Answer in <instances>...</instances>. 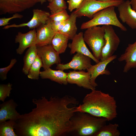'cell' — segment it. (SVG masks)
I'll return each mask as SVG.
<instances>
[{
  "mask_svg": "<svg viewBox=\"0 0 136 136\" xmlns=\"http://www.w3.org/2000/svg\"><path fill=\"white\" fill-rule=\"evenodd\" d=\"M32 102L36 107L15 121L18 136H62L70 133L71 119L80 111L79 106L69 107L78 104L76 98L65 95L48 99L43 96L33 99Z\"/></svg>",
  "mask_w": 136,
  "mask_h": 136,
  "instance_id": "obj_1",
  "label": "cell"
},
{
  "mask_svg": "<svg viewBox=\"0 0 136 136\" xmlns=\"http://www.w3.org/2000/svg\"><path fill=\"white\" fill-rule=\"evenodd\" d=\"M80 112L89 113L97 117H103L108 121L116 118L117 106L114 98L108 93L94 89L84 97L79 106Z\"/></svg>",
  "mask_w": 136,
  "mask_h": 136,
  "instance_id": "obj_2",
  "label": "cell"
},
{
  "mask_svg": "<svg viewBox=\"0 0 136 136\" xmlns=\"http://www.w3.org/2000/svg\"><path fill=\"white\" fill-rule=\"evenodd\" d=\"M71 133L81 136H94V135L108 121L103 117H97L89 113L79 112H77L71 119Z\"/></svg>",
  "mask_w": 136,
  "mask_h": 136,
  "instance_id": "obj_3",
  "label": "cell"
},
{
  "mask_svg": "<svg viewBox=\"0 0 136 136\" xmlns=\"http://www.w3.org/2000/svg\"><path fill=\"white\" fill-rule=\"evenodd\" d=\"M114 6L106 8L96 13L90 20L82 23V29L99 25H114L119 28L122 31H126L127 29L119 20L115 11Z\"/></svg>",
  "mask_w": 136,
  "mask_h": 136,
  "instance_id": "obj_4",
  "label": "cell"
},
{
  "mask_svg": "<svg viewBox=\"0 0 136 136\" xmlns=\"http://www.w3.org/2000/svg\"><path fill=\"white\" fill-rule=\"evenodd\" d=\"M105 34L103 25L88 28L83 33L84 41L91 49L94 56L98 60L100 59L102 49L105 43Z\"/></svg>",
  "mask_w": 136,
  "mask_h": 136,
  "instance_id": "obj_5",
  "label": "cell"
},
{
  "mask_svg": "<svg viewBox=\"0 0 136 136\" xmlns=\"http://www.w3.org/2000/svg\"><path fill=\"white\" fill-rule=\"evenodd\" d=\"M123 0L102 2L96 0H83L80 6L73 12L78 17L84 16L91 19L97 12L110 6L117 7Z\"/></svg>",
  "mask_w": 136,
  "mask_h": 136,
  "instance_id": "obj_6",
  "label": "cell"
},
{
  "mask_svg": "<svg viewBox=\"0 0 136 136\" xmlns=\"http://www.w3.org/2000/svg\"><path fill=\"white\" fill-rule=\"evenodd\" d=\"M105 31V45L101 52L100 61L105 60L113 55L119 45L120 39L112 25H103Z\"/></svg>",
  "mask_w": 136,
  "mask_h": 136,
  "instance_id": "obj_7",
  "label": "cell"
},
{
  "mask_svg": "<svg viewBox=\"0 0 136 136\" xmlns=\"http://www.w3.org/2000/svg\"><path fill=\"white\" fill-rule=\"evenodd\" d=\"M39 2V0H0V14L21 12Z\"/></svg>",
  "mask_w": 136,
  "mask_h": 136,
  "instance_id": "obj_8",
  "label": "cell"
},
{
  "mask_svg": "<svg viewBox=\"0 0 136 136\" xmlns=\"http://www.w3.org/2000/svg\"><path fill=\"white\" fill-rule=\"evenodd\" d=\"M37 55L42 61L44 70L54 64L60 63L61 60L59 54L51 44L37 46Z\"/></svg>",
  "mask_w": 136,
  "mask_h": 136,
  "instance_id": "obj_9",
  "label": "cell"
},
{
  "mask_svg": "<svg viewBox=\"0 0 136 136\" xmlns=\"http://www.w3.org/2000/svg\"><path fill=\"white\" fill-rule=\"evenodd\" d=\"M33 15L31 19L26 23L19 24H14L5 26L3 28L7 29L11 27L18 28L27 26L29 29H35L46 24L50 20V14L46 11L38 9H34L32 10Z\"/></svg>",
  "mask_w": 136,
  "mask_h": 136,
  "instance_id": "obj_10",
  "label": "cell"
},
{
  "mask_svg": "<svg viewBox=\"0 0 136 136\" xmlns=\"http://www.w3.org/2000/svg\"><path fill=\"white\" fill-rule=\"evenodd\" d=\"M91 58L89 56L77 53L74 55L72 60L65 64L60 63L57 64L56 69L63 71L70 69L79 71L87 70L92 65Z\"/></svg>",
  "mask_w": 136,
  "mask_h": 136,
  "instance_id": "obj_11",
  "label": "cell"
},
{
  "mask_svg": "<svg viewBox=\"0 0 136 136\" xmlns=\"http://www.w3.org/2000/svg\"><path fill=\"white\" fill-rule=\"evenodd\" d=\"M117 7L122 21L131 29H136V12L132 9L130 1H124Z\"/></svg>",
  "mask_w": 136,
  "mask_h": 136,
  "instance_id": "obj_12",
  "label": "cell"
},
{
  "mask_svg": "<svg viewBox=\"0 0 136 136\" xmlns=\"http://www.w3.org/2000/svg\"><path fill=\"white\" fill-rule=\"evenodd\" d=\"M67 80L68 83L75 84L79 87L91 90L95 89L91 83L90 75L88 71H70L68 73Z\"/></svg>",
  "mask_w": 136,
  "mask_h": 136,
  "instance_id": "obj_13",
  "label": "cell"
},
{
  "mask_svg": "<svg viewBox=\"0 0 136 136\" xmlns=\"http://www.w3.org/2000/svg\"><path fill=\"white\" fill-rule=\"evenodd\" d=\"M83 33L81 32L76 34L73 40L71 43L68 45L70 49V54H72L75 52L84 55L89 57L96 63L99 61L94 56L87 47L83 37Z\"/></svg>",
  "mask_w": 136,
  "mask_h": 136,
  "instance_id": "obj_14",
  "label": "cell"
},
{
  "mask_svg": "<svg viewBox=\"0 0 136 136\" xmlns=\"http://www.w3.org/2000/svg\"><path fill=\"white\" fill-rule=\"evenodd\" d=\"M36 31L35 29L25 33L18 32L15 39V43H19L16 50L17 54H22L27 48L36 45Z\"/></svg>",
  "mask_w": 136,
  "mask_h": 136,
  "instance_id": "obj_15",
  "label": "cell"
},
{
  "mask_svg": "<svg viewBox=\"0 0 136 136\" xmlns=\"http://www.w3.org/2000/svg\"><path fill=\"white\" fill-rule=\"evenodd\" d=\"M117 55H113L111 57L103 60L100 61L94 65H92L87 70L90 76V82L94 87L98 86L95 80L97 77L100 75H109L111 74L110 72L106 69L107 65L116 59Z\"/></svg>",
  "mask_w": 136,
  "mask_h": 136,
  "instance_id": "obj_16",
  "label": "cell"
},
{
  "mask_svg": "<svg viewBox=\"0 0 136 136\" xmlns=\"http://www.w3.org/2000/svg\"><path fill=\"white\" fill-rule=\"evenodd\" d=\"M18 106L13 99H10L0 105V122L7 120L16 121L19 118L20 114L16 109Z\"/></svg>",
  "mask_w": 136,
  "mask_h": 136,
  "instance_id": "obj_17",
  "label": "cell"
},
{
  "mask_svg": "<svg viewBox=\"0 0 136 136\" xmlns=\"http://www.w3.org/2000/svg\"><path fill=\"white\" fill-rule=\"evenodd\" d=\"M56 32L52 28L50 20L46 24L37 28L36 46H41L51 44L52 39Z\"/></svg>",
  "mask_w": 136,
  "mask_h": 136,
  "instance_id": "obj_18",
  "label": "cell"
},
{
  "mask_svg": "<svg viewBox=\"0 0 136 136\" xmlns=\"http://www.w3.org/2000/svg\"><path fill=\"white\" fill-rule=\"evenodd\" d=\"M118 60L120 62L125 61L123 70L124 73L127 72L132 68H136V41L128 45L124 53L121 55Z\"/></svg>",
  "mask_w": 136,
  "mask_h": 136,
  "instance_id": "obj_19",
  "label": "cell"
},
{
  "mask_svg": "<svg viewBox=\"0 0 136 136\" xmlns=\"http://www.w3.org/2000/svg\"><path fill=\"white\" fill-rule=\"evenodd\" d=\"M68 73L63 71L55 70L50 67L44 71L40 72V76L42 79H49L61 84L64 85L67 84V77Z\"/></svg>",
  "mask_w": 136,
  "mask_h": 136,
  "instance_id": "obj_20",
  "label": "cell"
},
{
  "mask_svg": "<svg viewBox=\"0 0 136 136\" xmlns=\"http://www.w3.org/2000/svg\"><path fill=\"white\" fill-rule=\"evenodd\" d=\"M69 40V37L66 35L56 32L52 39L51 45L59 54L65 52L68 45Z\"/></svg>",
  "mask_w": 136,
  "mask_h": 136,
  "instance_id": "obj_21",
  "label": "cell"
},
{
  "mask_svg": "<svg viewBox=\"0 0 136 136\" xmlns=\"http://www.w3.org/2000/svg\"><path fill=\"white\" fill-rule=\"evenodd\" d=\"M77 17V15L73 12L70 15L63 29L59 32L67 36L69 40H72L77 34V28L76 22Z\"/></svg>",
  "mask_w": 136,
  "mask_h": 136,
  "instance_id": "obj_22",
  "label": "cell"
},
{
  "mask_svg": "<svg viewBox=\"0 0 136 136\" xmlns=\"http://www.w3.org/2000/svg\"><path fill=\"white\" fill-rule=\"evenodd\" d=\"M37 56V46L34 45L29 48L23 58L24 65L22 71L27 75L30 68Z\"/></svg>",
  "mask_w": 136,
  "mask_h": 136,
  "instance_id": "obj_23",
  "label": "cell"
},
{
  "mask_svg": "<svg viewBox=\"0 0 136 136\" xmlns=\"http://www.w3.org/2000/svg\"><path fill=\"white\" fill-rule=\"evenodd\" d=\"M118 124L110 123L103 126L94 136H119L120 133L118 129Z\"/></svg>",
  "mask_w": 136,
  "mask_h": 136,
  "instance_id": "obj_24",
  "label": "cell"
},
{
  "mask_svg": "<svg viewBox=\"0 0 136 136\" xmlns=\"http://www.w3.org/2000/svg\"><path fill=\"white\" fill-rule=\"evenodd\" d=\"M15 121L9 120L0 122V136H18L15 132Z\"/></svg>",
  "mask_w": 136,
  "mask_h": 136,
  "instance_id": "obj_25",
  "label": "cell"
},
{
  "mask_svg": "<svg viewBox=\"0 0 136 136\" xmlns=\"http://www.w3.org/2000/svg\"><path fill=\"white\" fill-rule=\"evenodd\" d=\"M43 67V64L40 57L37 56L31 65L27 74L28 78L33 80H38L40 76L41 68Z\"/></svg>",
  "mask_w": 136,
  "mask_h": 136,
  "instance_id": "obj_26",
  "label": "cell"
},
{
  "mask_svg": "<svg viewBox=\"0 0 136 136\" xmlns=\"http://www.w3.org/2000/svg\"><path fill=\"white\" fill-rule=\"evenodd\" d=\"M47 7L52 13L60 10L66 9L67 6L64 0H53L49 3Z\"/></svg>",
  "mask_w": 136,
  "mask_h": 136,
  "instance_id": "obj_27",
  "label": "cell"
},
{
  "mask_svg": "<svg viewBox=\"0 0 136 136\" xmlns=\"http://www.w3.org/2000/svg\"><path fill=\"white\" fill-rule=\"evenodd\" d=\"M70 16L66 9L60 10L51 13L49 17L50 20L51 21L65 20L68 19Z\"/></svg>",
  "mask_w": 136,
  "mask_h": 136,
  "instance_id": "obj_28",
  "label": "cell"
},
{
  "mask_svg": "<svg viewBox=\"0 0 136 136\" xmlns=\"http://www.w3.org/2000/svg\"><path fill=\"white\" fill-rule=\"evenodd\" d=\"M12 85L10 83L6 84L0 85V100L4 102L7 97L10 96L11 91L12 89Z\"/></svg>",
  "mask_w": 136,
  "mask_h": 136,
  "instance_id": "obj_29",
  "label": "cell"
},
{
  "mask_svg": "<svg viewBox=\"0 0 136 136\" xmlns=\"http://www.w3.org/2000/svg\"><path fill=\"white\" fill-rule=\"evenodd\" d=\"M17 61L15 58L12 59L10 64L7 66L0 68V78L1 79L4 81L7 79V75L8 72L13 66Z\"/></svg>",
  "mask_w": 136,
  "mask_h": 136,
  "instance_id": "obj_30",
  "label": "cell"
},
{
  "mask_svg": "<svg viewBox=\"0 0 136 136\" xmlns=\"http://www.w3.org/2000/svg\"><path fill=\"white\" fill-rule=\"evenodd\" d=\"M83 0H68L67 2L68 4V9L70 12L74 9L78 8L80 6Z\"/></svg>",
  "mask_w": 136,
  "mask_h": 136,
  "instance_id": "obj_31",
  "label": "cell"
},
{
  "mask_svg": "<svg viewBox=\"0 0 136 136\" xmlns=\"http://www.w3.org/2000/svg\"><path fill=\"white\" fill-rule=\"evenodd\" d=\"M23 17V15L18 13H15L11 17L9 18H0V26H5L9 23V21L11 19L16 18H21Z\"/></svg>",
  "mask_w": 136,
  "mask_h": 136,
  "instance_id": "obj_32",
  "label": "cell"
},
{
  "mask_svg": "<svg viewBox=\"0 0 136 136\" xmlns=\"http://www.w3.org/2000/svg\"><path fill=\"white\" fill-rule=\"evenodd\" d=\"M67 20L64 21L61 23L58 26L54 29V31L56 32H60L61 31L63 28L65 24H66Z\"/></svg>",
  "mask_w": 136,
  "mask_h": 136,
  "instance_id": "obj_33",
  "label": "cell"
},
{
  "mask_svg": "<svg viewBox=\"0 0 136 136\" xmlns=\"http://www.w3.org/2000/svg\"><path fill=\"white\" fill-rule=\"evenodd\" d=\"M130 3L132 9L136 11V0H131Z\"/></svg>",
  "mask_w": 136,
  "mask_h": 136,
  "instance_id": "obj_34",
  "label": "cell"
},
{
  "mask_svg": "<svg viewBox=\"0 0 136 136\" xmlns=\"http://www.w3.org/2000/svg\"><path fill=\"white\" fill-rule=\"evenodd\" d=\"M41 4H42L46 2V0H39Z\"/></svg>",
  "mask_w": 136,
  "mask_h": 136,
  "instance_id": "obj_35",
  "label": "cell"
},
{
  "mask_svg": "<svg viewBox=\"0 0 136 136\" xmlns=\"http://www.w3.org/2000/svg\"><path fill=\"white\" fill-rule=\"evenodd\" d=\"M96 0L98 1H102V2H107V1H111L112 0Z\"/></svg>",
  "mask_w": 136,
  "mask_h": 136,
  "instance_id": "obj_36",
  "label": "cell"
},
{
  "mask_svg": "<svg viewBox=\"0 0 136 136\" xmlns=\"http://www.w3.org/2000/svg\"><path fill=\"white\" fill-rule=\"evenodd\" d=\"M47 0L48 2H49V3L51 2L53 0Z\"/></svg>",
  "mask_w": 136,
  "mask_h": 136,
  "instance_id": "obj_37",
  "label": "cell"
}]
</instances>
